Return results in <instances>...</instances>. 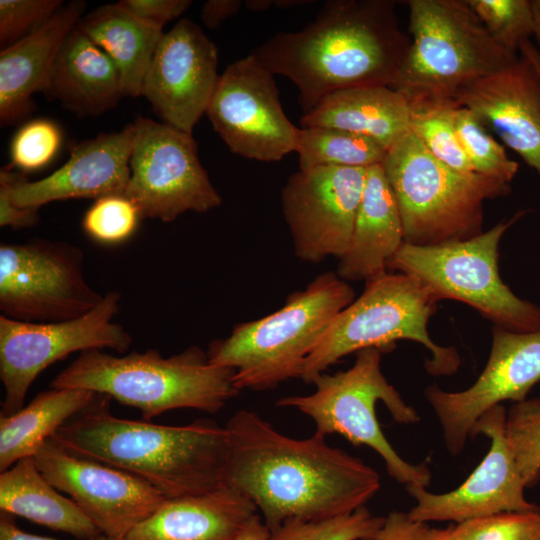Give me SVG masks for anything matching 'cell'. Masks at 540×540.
Listing matches in <instances>:
<instances>
[{"label":"cell","mask_w":540,"mask_h":540,"mask_svg":"<svg viewBox=\"0 0 540 540\" xmlns=\"http://www.w3.org/2000/svg\"><path fill=\"white\" fill-rule=\"evenodd\" d=\"M492 39L516 54L534 32L531 0H467Z\"/></svg>","instance_id":"34"},{"label":"cell","mask_w":540,"mask_h":540,"mask_svg":"<svg viewBox=\"0 0 540 540\" xmlns=\"http://www.w3.org/2000/svg\"><path fill=\"white\" fill-rule=\"evenodd\" d=\"M98 394L51 437L80 457L119 468L165 498L201 495L223 486L229 457L226 427L211 419L181 426L114 416Z\"/></svg>","instance_id":"3"},{"label":"cell","mask_w":540,"mask_h":540,"mask_svg":"<svg viewBox=\"0 0 540 540\" xmlns=\"http://www.w3.org/2000/svg\"><path fill=\"white\" fill-rule=\"evenodd\" d=\"M77 27L113 61L121 75L126 97L141 95L142 83L163 36L117 3L106 4L84 15Z\"/></svg>","instance_id":"28"},{"label":"cell","mask_w":540,"mask_h":540,"mask_svg":"<svg viewBox=\"0 0 540 540\" xmlns=\"http://www.w3.org/2000/svg\"><path fill=\"white\" fill-rule=\"evenodd\" d=\"M411 42L391 85L409 103L456 99L518 56L499 46L467 0H408Z\"/></svg>","instance_id":"6"},{"label":"cell","mask_w":540,"mask_h":540,"mask_svg":"<svg viewBox=\"0 0 540 540\" xmlns=\"http://www.w3.org/2000/svg\"><path fill=\"white\" fill-rule=\"evenodd\" d=\"M392 0H329L296 32L272 36L251 54L298 89L303 114L326 95L359 86H389L411 39Z\"/></svg>","instance_id":"2"},{"label":"cell","mask_w":540,"mask_h":540,"mask_svg":"<svg viewBox=\"0 0 540 540\" xmlns=\"http://www.w3.org/2000/svg\"><path fill=\"white\" fill-rule=\"evenodd\" d=\"M63 5L62 0H1L2 49L40 29Z\"/></svg>","instance_id":"39"},{"label":"cell","mask_w":540,"mask_h":540,"mask_svg":"<svg viewBox=\"0 0 540 540\" xmlns=\"http://www.w3.org/2000/svg\"><path fill=\"white\" fill-rule=\"evenodd\" d=\"M506 415L505 408L497 405L474 424L470 438L482 434L491 444L483 460L460 486L441 494L419 485L405 486L416 501L408 511L412 519L458 524L502 512L540 511V506L525 498L526 487L506 438Z\"/></svg>","instance_id":"18"},{"label":"cell","mask_w":540,"mask_h":540,"mask_svg":"<svg viewBox=\"0 0 540 540\" xmlns=\"http://www.w3.org/2000/svg\"><path fill=\"white\" fill-rule=\"evenodd\" d=\"M0 510L80 540L102 535L71 498L46 480L33 456L0 473Z\"/></svg>","instance_id":"27"},{"label":"cell","mask_w":540,"mask_h":540,"mask_svg":"<svg viewBox=\"0 0 540 540\" xmlns=\"http://www.w3.org/2000/svg\"><path fill=\"white\" fill-rule=\"evenodd\" d=\"M269 529L259 514L255 515L235 540H267Z\"/></svg>","instance_id":"45"},{"label":"cell","mask_w":540,"mask_h":540,"mask_svg":"<svg viewBox=\"0 0 540 540\" xmlns=\"http://www.w3.org/2000/svg\"><path fill=\"white\" fill-rule=\"evenodd\" d=\"M460 540H540V511H513L453 525Z\"/></svg>","instance_id":"38"},{"label":"cell","mask_w":540,"mask_h":540,"mask_svg":"<svg viewBox=\"0 0 540 540\" xmlns=\"http://www.w3.org/2000/svg\"><path fill=\"white\" fill-rule=\"evenodd\" d=\"M437 302L419 280L404 273L385 272L367 280L362 294L335 317L311 351L300 379L312 384L344 356L365 348L389 351L398 340L428 350L429 374H454L460 366L456 348L436 344L427 329Z\"/></svg>","instance_id":"8"},{"label":"cell","mask_w":540,"mask_h":540,"mask_svg":"<svg viewBox=\"0 0 540 540\" xmlns=\"http://www.w3.org/2000/svg\"><path fill=\"white\" fill-rule=\"evenodd\" d=\"M97 393L78 388L39 392L19 412L0 415V473L22 458L34 456L67 421L86 409Z\"/></svg>","instance_id":"29"},{"label":"cell","mask_w":540,"mask_h":540,"mask_svg":"<svg viewBox=\"0 0 540 540\" xmlns=\"http://www.w3.org/2000/svg\"><path fill=\"white\" fill-rule=\"evenodd\" d=\"M117 4L138 18L156 28L163 29L169 21L187 10L190 0H121Z\"/></svg>","instance_id":"40"},{"label":"cell","mask_w":540,"mask_h":540,"mask_svg":"<svg viewBox=\"0 0 540 540\" xmlns=\"http://www.w3.org/2000/svg\"><path fill=\"white\" fill-rule=\"evenodd\" d=\"M525 213L519 211L466 240L433 246L404 242L387 268L416 278L437 301L453 299L471 306L495 326L534 331L540 326V305L516 296L502 281L498 268L502 236Z\"/></svg>","instance_id":"10"},{"label":"cell","mask_w":540,"mask_h":540,"mask_svg":"<svg viewBox=\"0 0 540 540\" xmlns=\"http://www.w3.org/2000/svg\"><path fill=\"white\" fill-rule=\"evenodd\" d=\"M62 140V131L54 121L45 118L30 120L12 138L9 166L23 173L39 170L54 159Z\"/></svg>","instance_id":"37"},{"label":"cell","mask_w":540,"mask_h":540,"mask_svg":"<svg viewBox=\"0 0 540 540\" xmlns=\"http://www.w3.org/2000/svg\"><path fill=\"white\" fill-rule=\"evenodd\" d=\"M382 167L397 202L404 242L417 246L481 234L484 202L511 191L509 183L445 165L411 130L388 149Z\"/></svg>","instance_id":"7"},{"label":"cell","mask_w":540,"mask_h":540,"mask_svg":"<svg viewBox=\"0 0 540 540\" xmlns=\"http://www.w3.org/2000/svg\"><path fill=\"white\" fill-rule=\"evenodd\" d=\"M455 126L473 171L510 184L519 164L485 130L480 119L470 109L459 105L455 111Z\"/></svg>","instance_id":"32"},{"label":"cell","mask_w":540,"mask_h":540,"mask_svg":"<svg viewBox=\"0 0 540 540\" xmlns=\"http://www.w3.org/2000/svg\"><path fill=\"white\" fill-rule=\"evenodd\" d=\"M42 92L78 116L101 115L124 97L118 68L77 26L59 48Z\"/></svg>","instance_id":"24"},{"label":"cell","mask_w":540,"mask_h":540,"mask_svg":"<svg viewBox=\"0 0 540 540\" xmlns=\"http://www.w3.org/2000/svg\"><path fill=\"white\" fill-rule=\"evenodd\" d=\"M533 17H534V32L533 35L540 45V0H531Z\"/></svg>","instance_id":"49"},{"label":"cell","mask_w":540,"mask_h":540,"mask_svg":"<svg viewBox=\"0 0 540 540\" xmlns=\"http://www.w3.org/2000/svg\"><path fill=\"white\" fill-rule=\"evenodd\" d=\"M121 296L106 292L86 315L55 323L21 322L0 316V379L4 388L3 416L24 407L27 392L38 375L54 362L89 349L127 351L129 332L115 322Z\"/></svg>","instance_id":"12"},{"label":"cell","mask_w":540,"mask_h":540,"mask_svg":"<svg viewBox=\"0 0 540 540\" xmlns=\"http://www.w3.org/2000/svg\"><path fill=\"white\" fill-rule=\"evenodd\" d=\"M235 370L211 364L199 346L163 357L157 349L115 356L82 351L51 381L50 388H78L136 408L144 420L170 410L219 412L240 391Z\"/></svg>","instance_id":"4"},{"label":"cell","mask_w":540,"mask_h":540,"mask_svg":"<svg viewBox=\"0 0 540 540\" xmlns=\"http://www.w3.org/2000/svg\"><path fill=\"white\" fill-rule=\"evenodd\" d=\"M33 457L46 480L66 493L112 540H123L167 499L143 479L75 455L52 438Z\"/></svg>","instance_id":"16"},{"label":"cell","mask_w":540,"mask_h":540,"mask_svg":"<svg viewBox=\"0 0 540 540\" xmlns=\"http://www.w3.org/2000/svg\"><path fill=\"white\" fill-rule=\"evenodd\" d=\"M244 5L253 12H264L274 5V0H246Z\"/></svg>","instance_id":"48"},{"label":"cell","mask_w":540,"mask_h":540,"mask_svg":"<svg viewBox=\"0 0 540 540\" xmlns=\"http://www.w3.org/2000/svg\"><path fill=\"white\" fill-rule=\"evenodd\" d=\"M235 154L275 162L295 151L299 128L283 111L274 74L251 53L219 76L206 113Z\"/></svg>","instance_id":"14"},{"label":"cell","mask_w":540,"mask_h":540,"mask_svg":"<svg viewBox=\"0 0 540 540\" xmlns=\"http://www.w3.org/2000/svg\"><path fill=\"white\" fill-rule=\"evenodd\" d=\"M295 151L299 170L317 167L368 168L384 162L388 149L353 132L329 127H301Z\"/></svg>","instance_id":"30"},{"label":"cell","mask_w":540,"mask_h":540,"mask_svg":"<svg viewBox=\"0 0 540 540\" xmlns=\"http://www.w3.org/2000/svg\"><path fill=\"white\" fill-rule=\"evenodd\" d=\"M404 243L397 202L381 164L367 168L349 247L336 274L345 281L369 280L387 272Z\"/></svg>","instance_id":"25"},{"label":"cell","mask_w":540,"mask_h":540,"mask_svg":"<svg viewBox=\"0 0 540 540\" xmlns=\"http://www.w3.org/2000/svg\"><path fill=\"white\" fill-rule=\"evenodd\" d=\"M367 168L317 167L292 174L282 189L283 214L295 255L320 263L347 251Z\"/></svg>","instance_id":"17"},{"label":"cell","mask_w":540,"mask_h":540,"mask_svg":"<svg viewBox=\"0 0 540 540\" xmlns=\"http://www.w3.org/2000/svg\"><path fill=\"white\" fill-rule=\"evenodd\" d=\"M215 44L190 19L164 33L145 73L141 95L164 121L191 134L216 88Z\"/></svg>","instance_id":"19"},{"label":"cell","mask_w":540,"mask_h":540,"mask_svg":"<svg viewBox=\"0 0 540 540\" xmlns=\"http://www.w3.org/2000/svg\"><path fill=\"white\" fill-rule=\"evenodd\" d=\"M505 433L525 487H534L540 481V398L514 403Z\"/></svg>","instance_id":"33"},{"label":"cell","mask_w":540,"mask_h":540,"mask_svg":"<svg viewBox=\"0 0 540 540\" xmlns=\"http://www.w3.org/2000/svg\"><path fill=\"white\" fill-rule=\"evenodd\" d=\"M384 517L365 506L352 513L323 520H289L269 531L267 540H363L377 530Z\"/></svg>","instance_id":"35"},{"label":"cell","mask_w":540,"mask_h":540,"mask_svg":"<svg viewBox=\"0 0 540 540\" xmlns=\"http://www.w3.org/2000/svg\"><path fill=\"white\" fill-rule=\"evenodd\" d=\"M86 2L73 0L40 29L0 52V121H20L34 108L32 95L42 92L51 66L67 35L83 17Z\"/></svg>","instance_id":"22"},{"label":"cell","mask_w":540,"mask_h":540,"mask_svg":"<svg viewBox=\"0 0 540 540\" xmlns=\"http://www.w3.org/2000/svg\"><path fill=\"white\" fill-rule=\"evenodd\" d=\"M455 100L540 174V77L525 55L469 85Z\"/></svg>","instance_id":"21"},{"label":"cell","mask_w":540,"mask_h":540,"mask_svg":"<svg viewBox=\"0 0 540 540\" xmlns=\"http://www.w3.org/2000/svg\"><path fill=\"white\" fill-rule=\"evenodd\" d=\"M300 124L353 132L389 149L410 131L411 106L389 86L351 87L326 95L302 115Z\"/></svg>","instance_id":"26"},{"label":"cell","mask_w":540,"mask_h":540,"mask_svg":"<svg viewBox=\"0 0 540 540\" xmlns=\"http://www.w3.org/2000/svg\"><path fill=\"white\" fill-rule=\"evenodd\" d=\"M381 351L365 348L356 352L352 367L334 374L322 373L308 395L280 398L276 405L294 408L308 416L317 433L339 434L354 445H365L384 461L388 474L397 482L427 488L431 472L425 463L404 460L389 443L376 416L381 401L399 424L419 422L420 415L387 381L381 370Z\"/></svg>","instance_id":"9"},{"label":"cell","mask_w":540,"mask_h":540,"mask_svg":"<svg viewBox=\"0 0 540 540\" xmlns=\"http://www.w3.org/2000/svg\"><path fill=\"white\" fill-rule=\"evenodd\" d=\"M242 5L241 0H208L202 5L201 20L209 29H215L223 21L236 15Z\"/></svg>","instance_id":"43"},{"label":"cell","mask_w":540,"mask_h":540,"mask_svg":"<svg viewBox=\"0 0 540 540\" xmlns=\"http://www.w3.org/2000/svg\"><path fill=\"white\" fill-rule=\"evenodd\" d=\"M520 53L525 55L533 64L534 68L536 69L539 77H540V52L539 50L534 46V44L528 40L522 44L520 47Z\"/></svg>","instance_id":"46"},{"label":"cell","mask_w":540,"mask_h":540,"mask_svg":"<svg viewBox=\"0 0 540 540\" xmlns=\"http://www.w3.org/2000/svg\"><path fill=\"white\" fill-rule=\"evenodd\" d=\"M133 126L125 195L142 219L172 222L187 211L205 213L222 204L201 165L191 134L142 116L133 121Z\"/></svg>","instance_id":"13"},{"label":"cell","mask_w":540,"mask_h":540,"mask_svg":"<svg viewBox=\"0 0 540 540\" xmlns=\"http://www.w3.org/2000/svg\"><path fill=\"white\" fill-rule=\"evenodd\" d=\"M426 540H460L454 532L453 526L445 529L430 528Z\"/></svg>","instance_id":"47"},{"label":"cell","mask_w":540,"mask_h":540,"mask_svg":"<svg viewBox=\"0 0 540 540\" xmlns=\"http://www.w3.org/2000/svg\"><path fill=\"white\" fill-rule=\"evenodd\" d=\"M257 514L246 496L221 486L201 495L166 499L123 540H235Z\"/></svg>","instance_id":"23"},{"label":"cell","mask_w":540,"mask_h":540,"mask_svg":"<svg viewBox=\"0 0 540 540\" xmlns=\"http://www.w3.org/2000/svg\"><path fill=\"white\" fill-rule=\"evenodd\" d=\"M336 273L317 276L290 294L284 306L260 319L238 324L224 339L209 344L211 364L235 370L234 384L264 391L300 378L305 361L335 317L355 299Z\"/></svg>","instance_id":"5"},{"label":"cell","mask_w":540,"mask_h":540,"mask_svg":"<svg viewBox=\"0 0 540 540\" xmlns=\"http://www.w3.org/2000/svg\"><path fill=\"white\" fill-rule=\"evenodd\" d=\"M133 138L132 122L118 132L82 141L60 168L33 182L7 165L0 171V192L18 207L37 209L52 201L125 195Z\"/></svg>","instance_id":"20"},{"label":"cell","mask_w":540,"mask_h":540,"mask_svg":"<svg viewBox=\"0 0 540 540\" xmlns=\"http://www.w3.org/2000/svg\"><path fill=\"white\" fill-rule=\"evenodd\" d=\"M140 219L138 208L126 195H109L95 200L86 211L82 226L93 240L117 244L132 236Z\"/></svg>","instance_id":"36"},{"label":"cell","mask_w":540,"mask_h":540,"mask_svg":"<svg viewBox=\"0 0 540 540\" xmlns=\"http://www.w3.org/2000/svg\"><path fill=\"white\" fill-rule=\"evenodd\" d=\"M0 540H57L45 536H40L25 532L20 529L14 520L12 515L0 512ZM89 540H112L104 535H101L94 539Z\"/></svg>","instance_id":"44"},{"label":"cell","mask_w":540,"mask_h":540,"mask_svg":"<svg viewBox=\"0 0 540 540\" xmlns=\"http://www.w3.org/2000/svg\"><path fill=\"white\" fill-rule=\"evenodd\" d=\"M430 526L410 517L408 512L392 511L380 527L363 540H426Z\"/></svg>","instance_id":"41"},{"label":"cell","mask_w":540,"mask_h":540,"mask_svg":"<svg viewBox=\"0 0 540 540\" xmlns=\"http://www.w3.org/2000/svg\"><path fill=\"white\" fill-rule=\"evenodd\" d=\"M311 3L310 0H274V6L280 9H288L300 5Z\"/></svg>","instance_id":"50"},{"label":"cell","mask_w":540,"mask_h":540,"mask_svg":"<svg viewBox=\"0 0 540 540\" xmlns=\"http://www.w3.org/2000/svg\"><path fill=\"white\" fill-rule=\"evenodd\" d=\"M103 296L87 282L78 246L40 238L1 243L2 316L31 323L69 321L92 311Z\"/></svg>","instance_id":"11"},{"label":"cell","mask_w":540,"mask_h":540,"mask_svg":"<svg viewBox=\"0 0 540 540\" xmlns=\"http://www.w3.org/2000/svg\"><path fill=\"white\" fill-rule=\"evenodd\" d=\"M39 221L37 208H23L14 205L7 196L0 192V226L12 229H24L36 225Z\"/></svg>","instance_id":"42"},{"label":"cell","mask_w":540,"mask_h":540,"mask_svg":"<svg viewBox=\"0 0 540 540\" xmlns=\"http://www.w3.org/2000/svg\"><path fill=\"white\" fill-rule=\"evenodd\" d=\"M540 381V326L530 332L493 328L491 352L477 380L462 391L431 385L424 391L443 431L447 450L458 455L477 420L504 401L527 399Z\"/></svg>","instance_id":"15"},{"label":"cell","mask_w":540,"mask_h":540,"mask_svg":"<svg viewBox=\"0 0 540 540\" xmlns=\"http://www.w3.org/2000/svg\"><path fill=\"white\" fill-rule=\"evenodd\" d=\"M410 130L424 147L445 165L466 173H475L459 141L455 126L454 99L410 103Z\"/></svg>","instance_id":"31"},{"label":"cell","mask_w":540,"mask_h":540,"mask_svg":"<svg viewBox=\"0 0 540 540\" xmlns=\"http://www.w3.org/2000/svg\"><path fill=\"white\" fill-rule=\"evenodd\" d=\"M225 427L229 457L223 486L246 496L269 531L289 520L352 513L380 489L375 469L329 445L320 433L292 438L245 409Z\"/></svg>","instance_id":"1"}]
</instances>
